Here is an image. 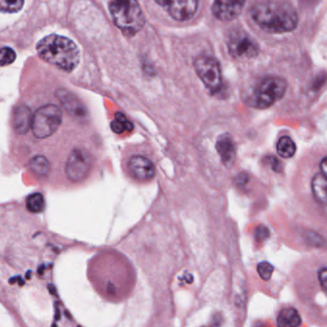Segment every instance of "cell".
Listing matches in <instances>:
<instances>
[{
    "instance_id": "8",
    "label": "cell",
    "mask_w": 327,
    "mask_h": 327,
    "mask_svg": "<svg viewBox=\"0 0 327 327\" xmlns=\"http://www.w3.org/2000/svg\"><path fill=\"white\" fill-rule=\"evenodd\" d=\"M228 46L229 53L235 58H252L258 54V45L243 30L231 34Z\"/></svg>"
},
{
    "instance_id": "7",
    "label": "cell",
    "mask_w": 327,
    "mask_h": 327,
    "mask_svg": "<svg viewBox=\"0 0 327 327\" xmlns=\"http://www.w3.org/2000/svg\"><path fill=\"white\" fill-rule=\"evenodd\" d=\"M91 165L92 157L89 153L82 149H75L71 152L66 162V176L74 183L84 181L90 172Z\"/></svg>"
},
{
    "instance_id": "22",
    "label": "cell",
    "mask_w": 327,
    "mask_h": 327,
    "mask_svg": "<svg viewBox=\"0 0 327 327\" xmlns=\"http://www.w3.org/2000/svg\"><path fill=\"white\" fill-rule=\"evenodd\" d=\"M257 272L263 280H270L273 273V266L269 262H260L257 265Z\"/></svg>"
},
{
    "instance_id": "6",
    "label": "cell",
    "mask_w": 327,
    "mask_h": 327,
    "mask_svg": "<svg viewBox=\"0 0 327 327\" xmlns=\"http://www.w3.org/2000/svg\"><path fill=\"white\" fill-rule=\"evenodd\" d=\"M198 76L212 92L220 90L223 85L221 66L218 61L210 56H200L194 62Z\"/></svg>"
},
{
    "instance_id": "15",
    "label": "cell",
    "mask_w": 327,
    "mask_h": 327,
    "mask_svg": "<svg viewBox=\"0 0 327 327\" xmlns=\"http://www.w3.org/2000/svg\"><path fill=\"white\" fill-rule=\"evenodd\" d=\"M301 317L296 309L288 307L282 309L277 316V326L298 327L301 324Z\"/></svg>"
},
{
    "instance_id": "3",
    "label": "cell",
    "mask_w": 327,
    "mask_h": 327,
    "mask_svg": "<svg viewBox=\"0 0 327 327\" xmlns=\"http://www.w3.org/2000/svg\"><path fill=\"white\" fill-rule=\"evenodd\" d=\"M109 12L114 24L127 35H134L141 31L145 18L136 1L115 0L109 3Z\"/></svg>"
},
{
    "instance_id": "19",
    "label": "cell",
    "mask_w": 327,
    "mask_h": 327,
    "mask_svg": "<svg viewBox=\"0 0 327 327\" xmlns=\"http://www.w3.org/2000/svg\"><path fill=\"white\" fill-rule=\"evenodd\" d=\"M30 168L38 177H46L50 171V164L43 155H37L30 160Z\"/></svg>"
},
{
    "instance_id": "20",
    "label": "cell",
    "mask_w": 327,
    "mask_h": 327,
    "mask_svg": "<svg viewBox=\"0 0 327 327\" xmlns=\"http://www.w3.org/2000/svg\"><path fill=\"white\" fill-rule=\"evenodd\" d=\"M27 209L32 213H41L44 211L45 203L44 198L41 193H34L27 198Z\"/></svg>"
},
{
    "instance_id": "16",
    "label": "cell",
    "mask_w": 327,
    "mask_h": 327,
    "mask_svg": "<svg viewBox=\"0 0 327 327\" xmlns=\"http://www.w3.org/2000/svg\"><path fill=\"white\" fill-rule=\"evenodd\" d=\"M312 191L316 202L321 205L327 204V177L317 174L312 180Z\"/></svg>"
},
{
    "instance_id": "17",
    "label": "cell",
    "mask_w": 327,
    "mask_h": 327,
    "mask_svg": "<svg viewBox=\"0 0 327 327\" xmlns=\"http://www.w3.org/2000/svg\"><path fill=\"white\" fill-rule=\"evenodd\" d=\"M276 151L283 158H290L295 153L296 146L291 137L282 136L277 142Z\"/></svg>"
},
{
    "instance_id": "9",
    "label": "cell",
    "mask_w": 327,
    "mask_h": 327,
    "mask_svg": "<svg viewBox=\"0 0 327 327\" xmlns=\"http://www.w3.org/2000/svg\"><path fill=\"white\" fill-rule=\"evenodd\" d=\"M156 3L162 6L174 20L179 22L190 20L198 9V1L196 0L156 1Z\"/></svg>"
},
{
    "instance_id": "11",
    "label": "cell",
    "mask_w": 327,
    "mask_h": 327,
    "mask_svg": "<svg viewBox=\"0 0 327 327\" xmlns=\"http://www.w3.org/2000/svg\"><path fill=\"white\" fill-rule=\"evenodd\" d=\"M131 175L139 181H151L155 174L153 162L142 155H133L129 161Z\"/></svg>"
},
{
    "instance_id": "18",
    "label": "cell",
    "mask_w": 327,
    "mask_h": 327,
    "mask_svg": "<svg viewBox=\"0 0 327 327\" xmlns=\"http://www.w3.org/2000/svg\"><path fill=\"white\" fill-rule=\"evenodd\" d=\"M111 130L115 133L120 134L124 131H131L133 129V125L131 121L128 120L126 115L120 111L116 112L114 115V120L110 124Z\"/></svg>"
},
{
    "instance_id": "2",
    "label": "cell",
    "mask_w": 327,
    "mask_h": 327,
    "mask_svg": "<svg viewBox=\"0 0 327 327\" xmlns=\"http://www.w3.org/2000/svg\"><path fill=\"white\" fill-rule=\"evenodd\" d=\"M37 52L46 63L66 72L75 69L80 62V51L75 43L55 34L44 37L38 43Z\"/></svg>"
},
{
    "instance_id": "10",
    "label": "cell",
    "mask_w": 327,
    "mask_h": 327,
    "mask_svg": "<svg viewBox=\"0 0 327 327\" xmlns=\"http://www.w3.org/2000/svg\"><path fill=\"white\" fill-rule=\"evenodd\" d=\"M245 5L243 1H215L212 5V13L222 22H229L240 15Z\"/></svg>"
},
{
    "instance_id": "14",
    "label": "cell",
    "mask_w": 327,
    "mask_h": 327,
    "mask_svg": "<svg viewBox=\"0 0 327 327\" xmlns=\"http://www.w3.org/2000/svg\"><path fill=\"white\" fill-rule=\"evenodd\" d=\"M33 116L30 109L27 106H20L15 109L14 113V127L17 132L23 134L32 130Z\"/></svg>"
},
{
    "instance_id": "26",
    "label": "cell",
    "mask_w": 327,
    "mask_h": 327,
    "mask_svg": "<svg viewBox=\"0 0 327 327\" xmlns=\"http://www.w3.org/2000/svg\"><path fill=\"white\" fill-rule=\"evenodd\" d=\"M269 162L271 164V166H272V168H273L274 171H278V168H279V162H278V160H277L275 157L272 156V157H271V161H269Z\"/></svg>"
},
{
    "instance_id": "25",
    "label": "cell",
    "mask_w": 327,
    "mask_h": 327,
    "mask_svg": "<svg viewBox=\"0 0 327 327\" xmlns=\"http://www.w3.org/2000/svg\"><path fill=\"white\" fill-rule=\"evenodd\" d=\"M317 277H318V281H319V285L321 290L323 291V293L327 295V268H322L319 270V272L317 273Z\"/></svg>"
},
{
    "instance_id": "23",
    "label": "cell",
    "mask_w": 327,
    "mask_h": 327,
    "mask_svg": "<svg viewBox=\"0 0 327 327\" xmlns=\"http://www.w3.org/2000/svg\"><path fill=\"white\" fill-rule=\"evenodd\" d=\"M17 55L16 52L12 49L11 47L8 46H4L1 49V66H5L7 65H10L12 63H14V61L16 60Z\"/></svg>"
},
{
    "instance_id": "24",
    "label": "cell",
    "mask_w": 327,
    "mask_h": 327,
    "mask_svg": "<svg viewBox=\"0 0 327 327\" xmlns=\"http://www.w3.org/2000/svg\"><path fill=\"white\" fill-rule=\"evenodd\" d=\"M270 236V230L265 226H259L254 230L255 240L263 242Z\"/></svg>"
},
{
    "instance_id": "27",
    "label": "cell",
    "mask_w": 327,
    "mask_h": 327,
    "mask_svg": "<svg viewBox=\"0 0 327 327\" xmlns=\"http://www.w3.org/2000/svg\"><path fill=\"white\" fill-rule=\"evenodd\" d=\"M320 169H321V172L322 174L327 177V157L323 158L320 162Z\"/></svg>"
},
{
    "instance_id": "13",
    "label": "cell",
    "mask_w": 327,
    "mask_h": 327,
    "mask_svg": "<svg viewBox=\"0 0 327 327\" xmlns=\"http://www.w3.org/2000/svg\"><path fill=\"white\" fill-rule=\"evenodd\" d=\"M216 150L221 157V160L226 166H231L236 154L235 144L229 134H223L219 136L216 142Z\"/></svg>"
},
{
    "instance_id": "21",
    "label": "cell",
    "mask_w": 327,
    "mask_h": 327,
    "mask_svg": "<svg viewBox=\"0 0 327 327\" xmlns=\"http://www.w3.org/2000/svg\"><path fill=\"white\" fill-rule=\"evenodd\" d=\"M24 5V1L22 0H16V1H5L2 0L0 2L1 11L6 13H16L19 12Z\"/></svg>"
},
{
    "instance_id": "5",
    "label": "cell",
    "mask_w": 327,
    "mask_h": 327,
    "mask_svg": "<svg viewBox=\"0 0 327 327\" xmlns=\"http://www.w3.org/2000/svg\"><path fill=\"white\" fill-rule=\"evenodd\" d=\"M287 82L281 77L270 76L262 80L255 91V106L258 109H268L280 99L287 90Z\"/></svg>"
},
{
    "instance_id": "4",
    "label": "cell",
    "mask_w": 327,
    "mask_h": 327,
    "mask_svg": "<svg viewBox=\"0 0 327 327\" xmlns=\"http://www.w3.org/2000/svg\"><path fill=\"white\" fill-rule=\"evenodd\" d=\"M63 122V114L60 108L48 104L37 109L34 113L32 131L37 138H47L59 129Z\"/></svg>"
},
{
    "instance_id": "1",
    "label": "cell",
    "mask_w": 327,
    "mask_h": 327,
    "mask_svg": "<svg viewBox=\"0 0 327 327\" xmlns=\"http://www.w3.org/2000/svg\"><path fill=\"white\" fill-rule=\"evenodd\" d=\"M251 16L261 29L269 33L291 32L298 22L294 6L280 1L257 2L251 7Z\"/></svg>"
},
{
    "instance_id": "12",
    "label": "cell",
    "mask_w": 327,
    "mask_h": 327,
    "mask_svg": "<svg viewBox=\"0 0 327 327\" xmlns=\"http://www.w3.org/2000/svg\"><path fill=\"white\" fill-rule=\"evenodd\" d=\"M57 97L60 99L62 105L64 106L66 111L70 113L72 116H76V117L86 116L87 114L86 108L83 106L81 101L71 92L65 89H59L57 91Z\"/></svg>"
}]
</instances>
